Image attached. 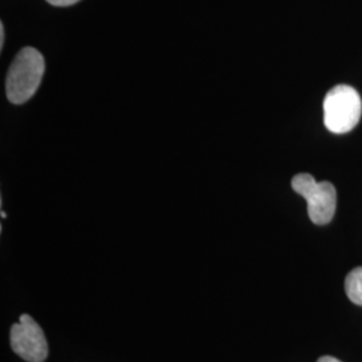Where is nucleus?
<instances>
[{
    "mask_svg": "<svg viewBox=\"0 0 362 362\" xmlns=\"http://www.w3.org/2000/svg\"><path fill=\"white\" fill-rule=\"evenodd\" d=\"M45 74L43 55L34 47L16 54L6 78V93L10 103L25 104L37 93Z\"/></svg>",
    "mask_w": 362,
    "mask_h": 362,
    "instance_id": "1",
    "label": "nucleus"
},
{
    "mask_svg": "<svg viewBox=\"0 0 362 362\" xmlns=\"http://www.w3.org/2000/svg\"><path fill=\"white\" fill-rule=\"evenodd\" d=\"M362 115L358 91L349 85H338L327 91L324 101L325 127L336 134L356 128Z\"/></svg>",
    "mask_w": 362,
    "mask_h": 362,
    "instance_id": "2",
    "label": "nucleus"
},
{
    "mask_svg": "<svg viewBox=\"0 0 362 362\" xmlns=\"http://www.w3.org/2000/svg\"><path fill=\"white\" fill-rule=\"evenodd\" d=\"M291 187L305 197L309 216L314 224L324 226L332 221L337 207L336 188L332 182H317L309 173H299L293 177Z\"/></svg>",
    "mask_w": 362,
    "mask_h": 362,
    "instance_id": "3",
    "label": "nucleus"
},
{
    "mask_svg": "<svg viewBox=\"0 0 362 362\" xmlns=\"http://www.w3.org/2000/svg\"><path fill=\"white\" fill-rule=\"evenodd\" d=\"M10 339L13 351L25 361L43 362L47 358V339L31 315H21L19 322L11 327Z\"/></svg>",
    "mask_w": 362,
    "mask_h": 362,
    "instance_id": "4",
    "label": "nucleus"
},
{
    "mask_svg": "<svg viewBox=\"0 0 362 362\" xmlns=\"http://www.w3.org/2000/svg\"><path fill=\"white\" fill-rule=\"evenodd\" d=\"M345 290L346 296L353 303L362 306V267H357L348 274Z\"/></svg>",
    "mask_w": 362,
    "mask_h": 362,
    "instance_id": "5",
    "label": "nucleus"
},
{
    "mask_svg": "<svg viewBox=\"0 0 362 362\" xmlns=\"http://www.w3.org/2000/svg\"><path fill=\"white\" fill-rule=\"evenodd\" d=\"M49 4L55 6V7H69V6H73L81 0H46Z\"/></svg>",
    "mask_w": 362,
    "mask_h": 362,
    "instance_id": "6",
    "label": "nucleus"
},
{
    "mask_svg": "<svg viewBox=\"0 0 362 362\" xmlns=\"http://www.w3.org/2000/svg\"><path fill=\"white\" fill-rule=\"evenodd\" d=\"M317 362H342L339 361V360H337L334 357H330V356H325V357H321L320 360Z\"/></svg>",
    "mask_w": 362,
    "mask_h": 362,
    "instance_id": "7",
    "label": "nucleus"
},
{
    "mask_svg": "<svg viewBox=\"0 0 362 362\" xmlns=\"http://www.w3.org/2000/svg\"><path fill=\"white\" fill-rule=\"evenodd\" d=\"M4 45V26L3 23H0V47H3Z\"/></svg>",
    "mask_w": 362,
    "mask_h": 362,
    "instance_id": "8",
    "label": "nucleus"
}]
</instances>
